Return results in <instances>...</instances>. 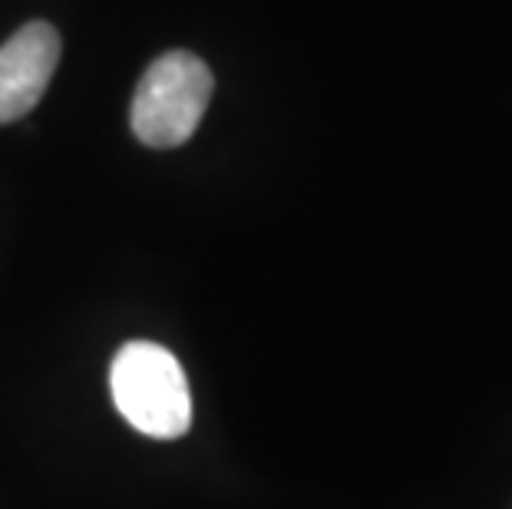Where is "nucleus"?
Listing matches in <instances>:
<instances>
[{"mask_svg": "<svg viewBox=\"0 0 512 509\" xmlns=\"http://www.w3.org/2000/svg\"><path fill=\"white\" fill-rule=\"evenodd\" d=\"M113 404L146 437L176 440L192 424V394L176 354L152 341H129L110 367Z\"/></svg>", "mask_w": 512, "mask_h": 509, "instance_id": "obj_1", "label": "nucleus"}, {"mask_svg": "<svg viewBox=\"0 0 512 509\" xmlns=\"http://www.w3.org/2000/svg\"><path fill=\"white\" fill-rule=\"evenodd\" d=\"M212 70L189 50L152 60L136 86L129 123L143 146L176 149L189 143L212 100Z\"/></svg>", "mask_w": 512, "mask_h": 509, "instance_id": "obj_2", "label": "nucleus"}, {"mask_svg": "<svg viewBox=\"0 0 512 509\" xmlns=\"http://www.w3.org/2000/svg\"><path fill=\"white\" fill-rule=\"evenodd\" d=\"M60 34L47 20L24 24L0 47V123L24 119L57 73Z\"/></svg>", "mask_w": 512, "mask_h": 509, "instance_id": "obj_3", "label": "nucleus"}]
</instances>
